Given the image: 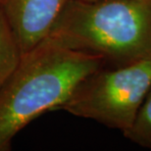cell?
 I'll list each match as a JSON object with an SVG mask.
<instances>
[{
  "label": "cell",
  "instance_id": "obj_1",
  "mask_svg": "<svg viewBox=\"0 0 151 151\" xmlns=\"http://www.w3.org/2000/svg\"><path fill=\"white\" fill-rule=\"evenodd\" d=\"M104 66L101 56L49 37L21 55L0 89V151L9 149L15 135L41 114L59 110L81 81Z\"/></svg>",
  "mask_w": 151,
  "mask_h": 151
},
{
  "label": "cell",
  "instance_id": "obj_2",
  "mask_svg": "<svg viewBox=\"0 0 151 151\" xmlns=\"http://www.w3.org/2000/svg\"><path fill=\"white\" fill-rule=\"evenodd\" d=\"M47 37L106 67L141 61L151 57V0H71Z\"/></svg>",
  "mask_w": 151,
  "mask_h": 151
},
{
  "label": "cell",
  "instance_id": "obj_3",
  "mask_svg": "<svg viewBox=\"0 0 151 151\" xmlns=\"http://www.w3.org/2000/svg\"><path fill=\"white\" fill-rule=\"evenodd\" d=\"M151 88V57L124 67H102L81 81L59 110L121 132Z\"/></svg>",
  "mask_w": 151,
  "mask_h": 151
},
{
  "label": "cell",
  "instance_id": "obj_4",
  "mask_svg": "<svg viewBox=\"0 0 151 151\" xmlns=\"http://www.w3.org/2000/svg\"><path fill=\"white\" fill-rule=\"evenodd\" d=\"M71 0H0L21 54L48 37L56 20Z\"/></svg>",
  "mask_w": 151,
  "mask_h": 151
},
{
  "label": "cell",
  "instance_id": "obj_5",
  "mask_svg": "<svg viewBox=\"0 0 151 151\" xmlns=\"http://www.w3.org/2000/svg\"><path fill=\"white\" fill-rule=\"evenodd\" d=\"M21 51L0 8V89L19 64Z\"/></svg>",
  "mask_w": 151,
  "mask_h": 151
},
{
  "label": "cell",
  "instance_id": "obj_6",
  "mask_svg": "<svg viewBox=\"0 0 151 151\" xmlns=\"http://www.w3.org/2000/svg\"><path fill=\"white\" fill-rule=\"evenodd\" d=\"M123 135L132 143L151 149V88L138 108L134 121Z\"/></svg>",
  "mask_w": 151,
  "mask_h": 151
}]
</instances>
